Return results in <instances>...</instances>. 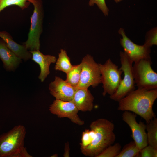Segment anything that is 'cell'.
I'll return each mask as SVG.
<instances>
[{
  "label": "cell",
  "mask_w": 157,
  "mask_h": 157,
  "mask_svg": "<svg viewBox=\"0 0 157 157\" xmlns=\"http://www.w3.org/2000/svg\"><path fill=\"white\" fill-rule=\"evenodd\" d=\"M157 98V89L138 88L118 101L117 109L132 112L145 120L146 123L155 117L153 106Z\"/></svg>",
  "instance_id": "obj_1"
},
{
  "label": "cell",
  "mask_w": 157,
  "mask_h": 157,
  "mask_svg": "<svg viewBox=\"0 0 157 157\" xmlns=\"http://www.w3.org/2000/svg\"><path fill=\"white\" fill-rule=\"evenodd\" d=\"M93 131L91 142L87 146L81 149L84 155L97 156L105 149L113 144L116 136L114 132L113 123L105 118H100L92 122L90 126Z\"/></svg>",
  "instance_id": "obj_2"
},
{
  "label": "cell",
  "mask_w": 157,
  "mask_h": 157,
  "mask_svg": "<svg viewBox=\"0 0 157 157\" xmlns=\"http://www.w3.org/2000/svg\"><path fill=\"white\" fill-rule=\"evenodd\" d=\"M26 129L23 125L15 126L0 136V157H31L24 147Z\"/></svg>",
  "instance_id": "obj_3"
},
{
  "label": "cell",
  "mask_w": 157,
  "mask_h": 157,
  "mask_svg": "<svg viewBox=\"0 0 157 157\" xmlns=\"http://www.w3.org/2000/svg\"><path fill=\"white\" fill-rule=\"evenodd\" d=\"M27 0L33 4L34 10L30 17L31 24L28 39L23 44L29 51L39 50L44 15L42 2L41 0Z\"/></svg>",
  "instance_id": "obj_4"
},
{
  "label": "cell",
  "mask_w": 157,
  "mask_h": 157,
  "mask_svg": "<svg viewBox=\"0 0 157 157\" xmlns=\"http://www.w3.org/2000/svg\"><path fill=\"white\" fill-rule=\"evenodd\" d=\"M151 58L141 59L134 63L133 71L138 88L148 90L157 89V73L152 69Z\"/></svg>",
  "instance_id": "obj_5"
},
{
  "label": "cell",
  "mask_w": 157,
  "mask_h": 157,
  "mask_svg": "<svg viewBox=\"0 0 157 157\" xmlns=\"http://www.w3.org/2000/svg\"><path fill=\"white\" fill-rule=\"evenodd\" d=\"M121 66L119 68L124 73L123 79L115 92L110 95L112 100L118 102L135 90V82L133 71V62L124 51L120 52Z\"/></svg>",
  "instance_id": "obj_6"
},
{
  "label": "cell",
  "mask_w": 157,
  "mask_h": 157,
  "mask_svg": "<svg viewBox=\"0 0 157 157\" xmlns=\"http://www.w3.org/2000/svg\"><path fill=\"white\" fill-rule=\"evenodd\" d=\"M101 74V83L104 91L102 95H111L117 90L122 80V70L109 58L103 64H99Z\"/></svg>",
  "instance_id": "obj_7"
},
{
  "label": "cell",
  "mask_w": 157,
  "mask_h": 157,
  "mask_svg": "<svg viewBox=\"0 0 157 157\" xmlns=\"http://www.w3.org/2000/svg\"><path fill=\"white\" fill-rule=\"evenodd\" d=\"M79 83L76 89L88 88L90 86L95 88L101 83V74L99 64L93 58L87 55L83 58Z\"/></svg>",
  "instance_id": "obj_8"
},
{
  "label": "cell",
  "mask_w": 157,
  "mask_h": 157,
  "mask_svg": "<svg viewBox=\"0 0 157 157\" xmlns=\"http://www.w3.org/2000/svg\"><path fill=\"white\" fill-rule=\"evenodd\" d=\"M118 32L122 37L120 42L124 52L133 62L142 59L151 58V48L134 43L126 35L123 28H120Z\"/></svg>",
  "instance_id": "obj_9"
},
{
  "label": "cell",
  "mask_w": 157,
  "mask_h": 157,
  "mask_svg": "<svg viewBox=\"0 0 157 157\" xmlns=\"http://www.w3.org/2000/svg\"><path fill=\"white\" fill-rule=\"evenodd\" d=\"M137 115L128 111H124L122 115V119L129 127L132 132V137L138 147L140 151L147 145L146 132V124L136 120Z\"/></svg>",
  "instance_id": "obj_10"
},
{
  "label": "cell",
  "mask_w": 157,
  "mask_h": 157,
  "mask_svg": "<svg viewBox=\"0 0 157 157\" xmlns=\"http://www.w3.org/2000/svg\"><path fill=\"white\" fill-rule=\"evenodd\" d=\"M49 110L52 114L59 118L66 117L74 123L79 126L84 124L78 115L79 111L72 101H65L58 99L54 100L50 105Z\"/></svg>",
  "instance_id": "obj_11"
},
{
  "label": "cell",
  "mask_w": 157,
  "mask_h": 157,
  "mask_svg": "<svg viewBox=\"0 0 157 157\" xmlns=\"http://www.w3.org/2000/svg\"><path fill=\"white\" fill-rule=\"evenodd\" d=\"M50 94L56 99L72 101L76 90L75 87L59 77L56 76L54 80L49 85Z\"/></svg>",
  "instance_id": "obj_12"
},
{
  "label": "cell",
  "mask_w": 157,
  "mask_h": 157,
  "mask_svg": "<svg viewBox=\"0 0 157 157\" xmlns=\"http://www.w3.org/2000/svg\"><path fill=\"white\" fill-rule=\"evenodd\" d=\"M94 97L88 88L76 89L72 101L79 111H91L94 106Z\"/></svg>",
  "instance_id": "obj_13"
},
{
  "label": "cell",
  "mask_w": 157,
  "mask_h": 157,
  "mask_svg": "<svg viewBox=\"0 0 157 157\" xmlns=\"http://www.w3.org/2000/svg\"><path fill=\"white\" fill-rule=\"evenodd\" d=\"M32 54V59L38 64L40 68V73L38 78L41 81H44L49 74V67L51 63L56 61V58L54 56L49 55H45L39 50L30 51Z\"/></svg>",
  "instance_id": "obj_14"
},
{
  "label": "cell",
  "mask_w": 157,
  "mask_h": 157,
  "mask_svg": "<svg viewBox=\"0 0 157 157\" xmlns=\"http://www.w3.org/2000/svg\"><path fill=\"white\" fill-rule=\"evenodd\" d=\"M0 59L5 68L10 71L15 69L21 62L22 59L8 48L1 39H0Z\"/></svg>",
  "instance_id": "obj_15"
},
{
  "label": "cell",
  "mask_w": 157,
  "mask_h": 157,
  "mask_svg": "<svg viewBox=\"0 0 157 157\" xmlns=\"http://www.w3.org/2000/svg\"><path fill=\"white\" fill-rule=\"evenodd\" d=\"M0 38L5 42L8 48L16 56L24 60L32 58V54L25 46L15 42L11 35L5 31H0Z\"/></svg>",
  "instance_id": "obj_16"
},
{
  "label": "cell",
  "mask_w": 157,
  "mask_h": 157,
  "mask_svg": "<svg viewBox=\"0 0 157 157\" xmlns=\"http://www.w3.org/2000/svg\"><path fill=\"white\" fill-rule=\"evenodd\" d=\"M146 124L148 144L157 149V119L155 117Z\"/></svg>",
  "instance_id": "obj_17"
},
{
  "label": "cell",
  "mask_w": 157,
  "mask_h": 157,
  "mask_svg": "<svg viewBox=\"0 0 157 157\" xmlns=\"http://www.w3.org/2000/svg\"><path fill=\"white\" fill-rule=\"evenodd\" d=\"M56 62L55 69L62 71L66 74L71 70L73 66L66 51L63 49L60 50L58 58Z\"/></svg>",
  "instance_id": "obj_18"
},
{
  "label": "cell",
  "mask_w": 157,
  "mask_h": 157,
  "mask_svg": "<svg viewBox=\"0 0 157 157\" xmlns=\"http://www.w3.org/2000/svg\"><path fill=\"white\" fill-rule=\"evenodd\" d=\"M82 68L81 63L76 65H73L71 70L66 74L67 82L76 88L80 81Z\"/></svg>",
  "instance_id": "obj_19"
},
{
  "label": "cell",
  "mask_w": 157,
  "mask_h": 157,
  "mask_svg": "<svg viewBox=\"0 0 157 157\" xmlns=\"http://www.w3.org/2000/svg\"><path fill=\"white\" fill-rule=\"evenodd\" d=\"M140 151L133 141L125 145L116 157H138Z\"/></svg>",
  "instance_id": "obj_20"
},
{
  "label": "cell",
  "mask_w": 157,
  "mask_h": 157,
  "mask_svg": "<svg viewBox=\"0 0 157 157\" xmlns=\"http://www.w3.org/2000/svg\"><path fill=\"white\" fill-rule=\"evenodd\" d=\"M30 3L27 0H0V13L6 7L12 5L18 6L23 10L28 8Z\"/></svg>",
  "instance_id": "obj_21"
},
{
  "label": "cell",
  "mask_w": 157,
  "mask_h": 157,
  "mask_svg": "<svg viewBox=\"0 0 157 157\" xmlns=\"http://www.w3.org/2000/svg\"><path fill=\"white\" fill-rule=\"evenodd\" d=\"M121 148L120 143H116L108 147L97 157H116L120 152Z\"/></svg>",
  "instance_id": "obj_22"
},
{
  "label": "cell",
  "mask_w": 157,
  "mask_h": 157,
  "mask_svg": "<svg viewBox=\"0 0 157 157\" xmlns=\"http://www.w3.org/2000/svg\"><path fill=\"white\" fill-rule=\"evenodd\" d=\"M151 48L153 45H157V27H154L148 31L146 34L144 44Z\"/></svg>",
  "instance_id": "obj_23"
},
{
  "label": "cell",
  "mask_w": 157,
  "mask_h": 157,
  "mask_svg": "<svg viewBox=\"0 0 157 157\" xmlns=\"http://www.w3.org/2000/svg\"><path fill=\"white\" fill-rule=\"evenodd\" d=\"M138 157H157V149L148 145L140 151Z\"/></svg>",
  "instance_id": "obj_24"
},
{
  "label": "cell",
  "mask_w": 157,
  "mask_h": 157,
  "mask_svg": "<svg viewBox=\"0 0 157 157\" xmlns=\"http://www.w3.org/2000/svg\"><path fill=\"white\" fill-rule=\"evenodd\" d=\"M94 4L97 5L105 16H108L109 9L106 4L105 0H89L88 3L89 6H92Z\"/></svg>",
  "instance_id": "obj_25"
},
{
  "label": "cell",
  "mask_w": 157,
  "mask_h": 157,
  "mask_svg": "<svg viewBox=\"0 0 157 157\" xmlns=\"http://www.w3.org/2000/svg\"><path fill=\"white\" fill-rule=\"evenodd\" d=\"M63 156L64 157H69L70 156V148L69 144L68 142L65 144L64 151Z\"/></svg>",
  "instance_id": "obj_26"
},
{
  "label": "cell",
  "mask_w": 157,
  "mask_h": 157,
  "mask_svg": "<svg viewBox=\"0 0 157 157\" xmlns=\"http://www.w3.org/2000/svg\"><path fill=\"white\" fill-rule=\"evenodd\" d=\"M51 157H58V154L56 153L53 154L51 156Z\"/></svg>",
  "instance_id": "obj_27"
},
{
  "label": "cell",
  "mask_w": 157,
  "mask_h": 157,
  "mask_svg": "<svg viewBox=\"0 0 157 157\" xmlns=\"http://www.w3.org/2000/svg\"><path fill=\"white\" fill-rule=\"evenodd\" d=\"M116 3H117L121 1L122 0H113Z\"/></svg>",
  "instance_id": "obj_28"
}]
</instances>
